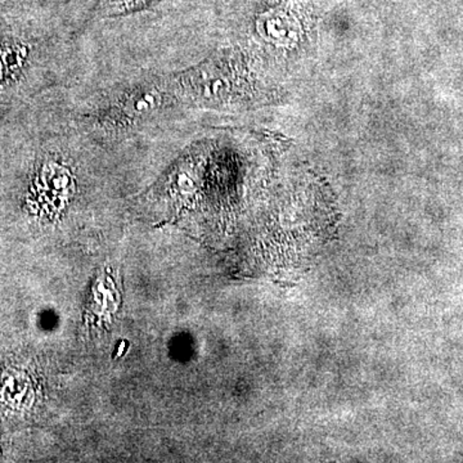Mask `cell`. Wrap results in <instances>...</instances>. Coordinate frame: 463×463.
<instances>
[{
    "mask_svg": "<svg viewBox=\"0 0 463 463\" xmlns=\"http://www.w3.org/2000/svg\"><path fill=\"white\" fill-rule=\"evenodd\" d=\"M2 74H3V66H2V63H0V79H2Z\"/></svg>",
    "mask_w": 463,
    "mask_h": 463,
    "instance_id": "1",
    "label": "cell"
}]
</instances>
